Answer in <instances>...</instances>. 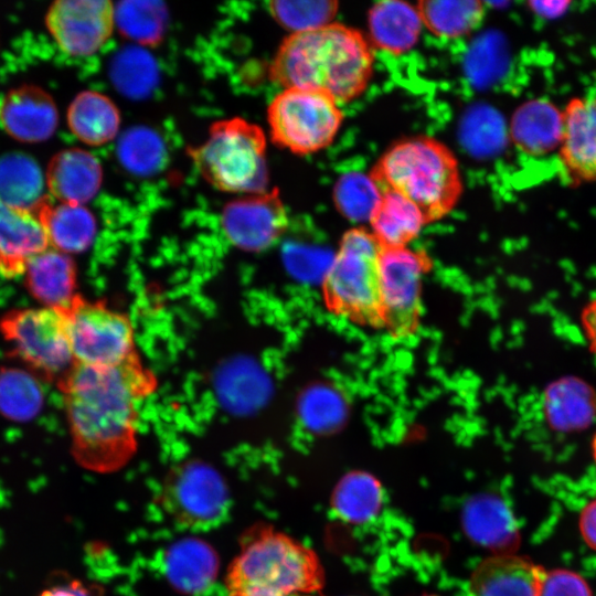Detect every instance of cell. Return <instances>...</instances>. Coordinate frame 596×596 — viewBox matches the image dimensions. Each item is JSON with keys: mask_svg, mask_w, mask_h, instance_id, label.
<instances>
[{"mask_svg": "<svg viewBox=\"0 0 596 596\" xmlns=\"http://www.w3.org/2000/svg\"><path fill=\"white\" fill-rule=\"evenodd\" d=\"M543 570L526 557L494 554L473 571L471 593L473 596H538Z\"/></svg>", "mask_w": 596, "mask_h": 596, "instance_id": "obj_17", "label": "cell"}, {"mask_svg": "<svg viewBox=\"0 0 596 596\" xmlns=\"http://www.w3.org/2000/svg\"><path fill=\"white\" fill-rule=\"evenodd\" d=\"M284 256L286 264L296 274L305 277L327 276L334 256L318 246L304 245V244H290L286 246Z\"/></svg>", "mask_w": 596, "mask_h": 596, "instance_id": "obj_38", "label": "cell"}, {"mask_svg": "<svg viewBox=\"0 0 596 596\" xmlns=\"http://www.w3.org/2000/svg\"><path fill=\"white\" fill-rule=\"evenodd\" d=\"M45 179L38 163L23 153L0 158V199L32 212L45 196Z\"/></svg>", "mask_w": 596, "mask_h": 596, "instance_id": "obj_27", "label": "cell"}, {"mask_svg": "<svg viewBox=\"0 0 596 596\" xmlns=\"http://www.w3.org/2000/svg\"><path fill=\"white\" fill-rule=\"evenodd\" d=\"M425 596H435V595H425Z\"/></svg>", "mask_w": 596, "mask_h": 596, "instance_id": "obj_45", "label": "cell"}, {"mask_svg": "<svg viewBox=\"0 0 596 596\" xmlns=\"http://www.w3.org/2000/svg\"><path fill=\"white\" fill-rule=\"evenodd\" d=\"M225 583L228 596H296L319 590L323 571L312 550L259 524L244 533Z\"/></svg>", "mask_w": 596, "mask_h": 596, "instance_id": "obj_3", "label": "cell"}, {"mask_svg": "<svg viewBox=\"0 0 596 596\" xmlns=\"http://www.w3.org/2000/svg\"><path fill=\"white\" fill-rule=\"evenodd\" d=\"M119 123L116 105L97 92L78 94L67 109L71 131L87 145L100 146L111 140L118 131Z\"/></svg>", "mask_w": 596, "mask_h": 596, "instance_id": "obj_25", "label": "cell"}, {"mask_svg": "<svg viewBox=\"0 0 596 596\" xmlns=\"http://www.w3.org/2000/svg\"><path fill=\"white\" fill-rule=\"evenodd\" d=\"M579 322L588 349L596 356V294L583 307Z\"/></svg>", "mask_w": 596, "mask_h": 596, "instance_id": "obj_41", "label": "cell"}, {"mask_svg": "<svg viewBox=\"0 0 596 596\" xmlns=\"http://www.w3.org/2000/svg\"><path fill=\"white\" fill-rule=\"evenodd\" d=\"M530 9L538 15L545 19L560 17L570 6L567 1H531Z\"/></svg>", "mask_w": 596, "mask_h": 596, "instance_id": "obj_43", "label": "cell"}, {"mask_svg": "<svg viewBox=\"0 0 596 596\" xmlns=\"http://www.w3.org/2000/svg\"><path fill=\"white\" fill-rule=\"evenodd\" d=\"M373 62L370 41L360 31L332 22L286 38L270 74L284 88L320 92L340 104L366 88Z\"/></svg>", "mask_w": 596, "mask_h": 596, "instance_id": "obj_2", "label": "cell"}, {"mask_svg": "<svg viewBox=\"0 0 596 596\" xmlns=\"http://www.w3.org/2000/svg\"><path fill=\"white\" fill-rule=\"evenodd\" d=\"M58 47L73 56L95 53L108 40L115 24V7L107 0H58L45 17Z\"/></svg>", "mask_w": 596, "mask_h": 596, "instance_id": "obj_12", "label": "cell"}, {"mask_svg": "<svg viewBox=\"0 0 596 596\" xmlns=\"http://www.w3.org/2000/svg\"><path fill=\"white\" fill-rule=\"evenodd\" d=\"M382 502L381 483L364 471L345 475L336 486L331 498L333 511L350 523L370 521L380 511Z\"/></svg>", "mask_w": 596, "mask_h": 596, "instance_id": "obj_28", "label": "cell"}, {"mask_svg": "<svg viewBox=\"0 0 596 596\" xmlns=\"http://www.w3.org/2000/svg\"><path fill=\"white\" fill-rule=\"evenodd\" d=\"M115 22L126 36L155 44L162 38L167 10L160 1H123L115 7Z\"/></svg>", "mask_w": 596, "mask_h": 596, "instance_id": "obj_31", "label": "cell"}, {"mask_svg": "<svg viewBox=\"0 0 596 596\" xmlns=\"http://www.w3.org/2000/svg\"><path fill=\"white\" fill-rule=\"evenodd\" d=\"M32 213L42 224L50 247L65 254L86 251L96 234V221L88 209L81 204L54 203L47 195Z\"/></svg>", "mask_w": 596, "mask_h": 596, "instance_id": "obj_21", "label": "cell"}, {"mask_svg": "<svg viewBox=\"0 0 596 596\" xmlns=\"http://www.w3.org/2000/svg\"><path fill=\"white\" fill-rule=\"evenodd\" d=\"M58 113L53 98L35 85L10 89L0 104V124L13 139L34 143L49 139L55 131Z\"/></svg>", "mask_w": 596, "mask_h": 596, "instance_id": "obj_15", "label": "cell"}, {"mask_svg": "<svg viewBox=\"0 0 596 596\" xmlns=\"http://www.w3.org/2000/svg\"><path fill=\"white\" fill-rule=\"evenodd\" d=\"M111 75L121 92L137 97L146 95L153 87L156 66L150 55L131 47L117 55Z\"/></svg>", "mask_w": 596, "mask_h": 596, "instance_id": "obj_37", "label": "cell"}, {"mask_svg": "<svg viewBox=\"0 0 596 596\" xmlns=\"http://www.w3.org/2000/svg\"><path fill=\"white\" fill-rule=\"evenodd\" d=\"M347 415L343 396L328 385L308 389L299 401V417L312 433L324 434L336 430Z\"/></svg>", "mask_w": 596, "mask_h": 596, "instance_id": "obj_32", "label": "cell"}, {"mask_svg": "<svg viewBox=\"0 0 596 596\" xmlns=\"http://www.w3.org/2000/svg\"><path fill=\"white\" fill-rule=\"evenodd\" d=\"M72 439V455L83 468L109 473L137 450L141 402L156 380L138 358L116 366L76 364L60 379Z\"/></svg>", "mask_w": 596, "mask_h": 596, "instance_id": "obj_1", "label": "cell"}, {"mask_svg": "<svg viewBox=\"0 0 596 596\" xmlns=\"http://www.w3.org/2000/svg\"><path fill=\"white\" fill-rule=\"evenodd\" d=\"M0 332L13 353L46 379H62L75 363L63 309H13L0 319Z\"/></svg>", "mask_w": 596, "mask_h": 596, "instance_id": "obj_8", "label": "cell"}, {"mask_svg": "<svg viewBox=\"0 0 596 596\" xmlns=\"http://www.w3.org/2000/svg\"><path fill=\"white\" fill-rule=\"evenodd\" d=\"M102 178V166L95 156L71 148L51 159L45 183L58 202L84 205L97 193Z\"/></svg>", "mask_w": 596, "mask_h": 596, "instance_id": "obj_18", "label": "cell"}, {"mask_svg": "<svg viewBox=\"0 0 596 596\" xmlns=\"http://www.w3.org/2000/svg\"><path fill=\"white\" fill-rule=\"evenodd\" d=\"M382 246L372 233L349 231L324 278L331 308L366 321L381 318L379 263Z\"/></svg>", "mask_w": 596, "mask_h": 596, "instance_id": "obj_6", "label": "cell"}, {"mask_svg": "<svg viewBox=\"0 0 596 596\" xmlns=\"http://www.w3.org/2000/svg\"><path fill=\"white\" fill-rule=\"evenodd\" d=\"M558 157L572 184L596 182V96L572 98L563 110Z\"/></svg>", "mask_w": 596, "mask_h": 596, "instance_id": "obj_14", "label": "cell"}, {"mask_svg": "<svg viewBox=\"0 0 596 596\" xmlns=\"http://www.w3.org/2000/svg\"><path fill=\"white\" fill-rule=\"evenodd\" d=\"M592 455H593L594 461L596 464V433H595V435L593 436V439H592Z\"/></svg>", "mask_w": 596, "mask_h": 596, "instance_id": "obj_44", "label": "cell"}, {"mask_svg": "<svg viewBox=\"0 0 596 596\" xmlns=\"http://www.w3.org/2000/svg\"><path fill=\"white\" fill-rule=\"evenodd\" d=\"M25 285L44 307L67 309L75 298L76 270L68 254L49 247L32 256L25 267Z\"/></svg>", "mask_w": 596, "mask_h": 596, "instance_id": "obj_20", "label": "cell"}, {"mask_svg": "<svg viewBox=\"0 0 596 596\" xmlns=\"http://www.w3.org/2000/svg\"><path fill=\"white\" fill-rule=\"evenodd\" d=\"M159 501L177 525L191 531L220 525L230 508L228 489L222 476L199 460L185 461L167 473Z\"/></svg>", "mask_w": 596, "mask_h": 596, "instance_id": "obj_9", "label": "cell"}, {"mask_svg": "<svg viewBox=\"0 0 596 596\" xmlns=\"http://www.w3.org/2000/svg\"><path fill=\"white\" fill-rule=\"evenodd\" d=\"M459 132L462 146L476 157L498 152L505 136L502 119L486 106L471 107L462 117Z\"/></svg>", "mask_w": 596, "mask_h": 596, "instance_id": "obj_33", "label": "cell"}, {"mask_svg": "<svg viewBox=\"0 0 596 596\" xmlns=\"http://www.w3.org/2000/svg\"><path fill=\"white\" fill-rule=\"evenodd\" d=\"M287 225L286 210L277 193L248 194L225 205L222 227L236 247L259 252L273 245Z\"/></svg>", "mask_w": 596, "mask_h": 596, "instance_id": "obj_13", "label": "cell"}, {"mask_svg": "<svg viewBox=\"0 0 596 596\" xmlns=\"http://www.w3.org/2000/svg\"><path fill=\"white\" fill-rule=\"evenodd\" d=\"M41 405V387L30 374L14 369L0 372V412L4 416L26 421L38 414Z\"/></svg>", "mask_w": 596, "mask_h": 596, "instance_id": "obj_34", "label": "cell"}, {"mask_svg": "<svg viewBox=\"0 0 596 596\" xmlns=\"http://www.w3.org/2000/svg\"><path fill=\"white\" fill-rule=\"evenodd\" d=\"M417 9L424 26L446 39L469 34L485 14L483 3L476 0H424L418 2Z\"/></svg>", "mask_w": 596, "mask_h": 596, "instance_id": "obj_29", "label": "cell"}, {"mask_svg": "<svg viewBox=\"0 0 596 596\" xmlns=\"http://www.w3.org/2000/svg\"><path fill=\"white\" fill-rule=\"evenodd\" d=\"M563 128V111L547 100L533 99L517 108L509 135L523 152L542 156L560 148Z\"/></svg>", "mask_w": 596, "mask_h": 596, "instance_id": "obj_22", "label": "cell"}, {"mask_svg": "<svg viewBox=\"0 0 596 596\" xmlns=\"http://www.w3.org/2000/svg\"><path fill=\"white\" fill-rule=\"evenodd\" d=\"M426 260L403 247H383L379 263L381 318L396 334L411 332L419 310Z\"/></svg>", "mask_w": 596, "mask_h": 596, "instance_id": "obj_11", "label": "cell"}, {"mask_svg": "<svg viewBox=\"0 0 596 596\" xmlns=\"http://www.w3.org/2000/svg\"><path fill=\"white\" fill-rule=\"evenodd\" d=\"M578 526L584 542L596 551V499L586 503L582 509Z\"/></svg>", "mask_w": 596, "mask_h": 596, "instance_id": "obj_40", "label": "cell"}, {"mask_svg": "<svg viewBox=\"0 0 596 596\" xmlns=\"http://www.w3.org/2000/svg\"><path fill=\"white\" fill-rule=\"evenodd\" d=\"M49 247L38 217L0 199V274L6 278L23 275L29 259Z\"/></svg>", "mask_w": 596, "mask_h": 596, "instance_id": "obj_16", "label": "cell"}, {"mask_svg": "<svg viewBox=\"0 0 596 596\" xmlns=\"http://www.w3.org/2000/svg\"><path fill=\"white\" fill-rule=\"evenodd\" d=\"M270 14L291 33L320 29L332 23L338 2L330 0H278L269 3Z\"/></svg>", "mask_w": 596, "mask_h": 596, "instance_id": "obj_35", "label": "cell"}, {"mask_svg": "<svg viewBox=\"0 0 596 596\" xmlns=\"http://www.w3.org/2000/svg\"><path fill=\"white\" fill-rule=\"evenodd\" d=\"M266 139L262 129L242 118L215 123L206 140L190 156L209 183L227 192L266 191Z\"/></svg>", "mask_w": 596, "mask_h": 596, "instance_id": "obj_5", "label": "cell"}, {"mask_svg": "<svg viewBox=\"0 0 596 596\" xmlns=\"http://www.w3.org/2000/svg\"><path fill=\"white\" fill-rule=\"evenodd\" d=\"M371 175L381 191H394L414 203L427 222L450 212L462 192L456 157L443 142L427 136L394 143Z\"/></svg>", "mask_w": 596, "mask_h": 596, "instance_id": "obj_4", "label": "cell"}, {"mask_svg": "<svg viewBox=\"0 0 596 596\" xmlns=\"http://www.w3.org/2000/svg\"><path fill=\"white\" fill-rule=\"evenodd\" d=\"M370 223L372 234L382 247H403L417 236L427 220L405 196L394 191H382Z\"/></svg>", "mask_w": 596, "mask_h": 596, "instance_id": "obj_26", "label": "cell"}, {"mask_svg": "<svg viewBox=\"0 0 596 596\" xmlns=\"http://www.w3.org/2000/svg\"><path fill=\"white\" fill-rule=\"evenodd\" d=\"M382 198L371 174L351 171L342 174L333 188L339 212L353 222H370Z\"/></svg>", "mask_w": 596, "mask_h": 596, "instance_id": "obj_30", "label": "cell"}, {"mask_svg": "<svg viewBox=\"0 0 596 596\" xmlns=\"http://www.w3.org/2000/svg\"><path fill=\"white\" fill-rule=\"evenodd\" d=\"M64 311L76 364L106 368L137 358L132 324L124 313L79 296Z\"/></svg>", "mask_w": 596, "mask_h": 596, "instance_id": "obj_10", "label": "cell"}, {"mask_svg": "<svg viewBox=\"0 0 596 596\" xmlns=\"http://www.w3.org/2000/svg\"><path fill=\"white\" fill-rule=\"evenodd\" d=\"M39 596H94L93 590L77 579L65 584L51 586L40 593Z\"/></svg>", "mask_w": 596, "mask_h": 596, "instance_id": "obj_42", "label": "cell"}, {"mask_svg": "<svg viewBox=\"0 0 596 596\" xmlns=\"http://www.w3.org/2000/svg\"><path fill=\"white\" fill-rule=\"evenodd\" d=\"M164 146L153 130L135 127L118 143V157L129 171L145 175L155 172L163 162Z\"/></svg>", "mask_w": 596, "mask_h": 596, "instance_id": "obj_36", "label": "cell"}, {"mask_svg": "<svg viewBox=\"0 0 596 596\" xmlns=\"http://www.w3.org/2000/svg\"><path fill=\"white\" fill-rule=\"evenodd\" d=\"M343 113L330 96L310 89L284 88L269 104L273 140L295 153L328 147L337 136Z\"/></svg>", "mask_w": 596, "mask_h": 596, "instance_id": "obj_7", "label": "cell"}, {"mask_svg": "<svg viewBox=\"0 0 596 596\" xmlns=\"http://www.w3.org/2000/svg\"><path fill=\"white\" fill-rule=\"evenodd\" d=\"M368 25L373 45L391 54L409 51L424 26L417 7L397 0L376 2L369 10Z\"/></svg>", "mask_w": 596, "mask_h": 596, "instance_id": "obj_23", "label": "cell"}, {"mask_svg": "<svg viewBox=\"0 0 596 596\" xmlns=\"http://www.w3.org/2000/svg\"><path fill=\"white\" fill-rule=\"evenodd\" d=\"M462 524L472 541L497 554H509L519 541L509 510L493 496L471 498L464 508Z\"/></svg>", "mask_w": 596, "mask_h": 596, "instance_id": "obj_24", "label": "cell"}, {"mask_svg": "<svg viewBox=\"0 0 596 596\" xmlns=\"http://www.w3.org/2000/svg\"><path fill=\"white\" fill-rule=\"evenodd\" d=\"M219 566L216 551L199 538H184L174 542L163 556L167 579L183 594L206 590L215 581Z\"/></svg>", "mask_w": 596, "mask_h": 596, "instance_id": "obj_19", "label": "cell"}, {"mask_svg": "<svg viewBox=\"0 0 596 596\" xmlns=\"http://www.w3.org/2000/svg\"><path fill=\"white\" fill-rule=\"evenodd\" d=\"M538 596H594L586 579L565 568L543 570Z\"/></svg>", "mask_w": 596, "mask_h": 596, "instance_id": "obj_39", "label": "cell"}]
</instances>
